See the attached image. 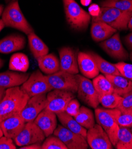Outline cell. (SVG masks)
Instances as JSON below:
<instances>
[{
	"label": "cell",
	"mask_w": 132,
	"mask_h": 149,
	"mask_svg": "<svg viewBox=\"0 0 132 149\" xmlns=\"http://www.w3.org/2000/svg\"><path fill=\"white\" fill-rule=\"evenodd\" d=\"M57 116L63 127L73 132L78 134L86 138L87 130L79 124L74 117L68 114L65 111L57 113Z\"/></svg>",
	"instance_id": "cb8c5ba5"
},
{
	"label": "cell",
	"mask_w": 132,
	"mask_h": 149,
	"mask_svg": "<svg viewBox=\"0 0 132 149\" xmlns=\"http://www.w3.org/2000/svg\"><path fill=\"white\" fill-rule=\"evenodd\" d=\"M117 29L102 22H92L91 29L93 40L98 42L108 39L117 33Z\"/></svg>",
	"instance_id": "44dd1931"
},
{
	"label": "cell",
	"mask_w": 132,
	"mask_h": 149,
	"mask_svg": "<svg viewBox=\"0 0 132 149\" xmlns=\"http://www.w3.org/2000/svg\"><path fill=\"white\" fill-rule=\"evenodd\" d=\"M128 29L130 30V31H132V14L130 18V20L129 21L128 23Z\"/></svg>",
	"instance_id": "ee69618b"
},
{
	"label": "cell",
	"mask_w": 132,
	"mask_h": 149,
	"mask_svg": "<svg viewBox=\"0 0 132 149\" xmlns=\"http://www.w3.org/2000/svg\"><path fill=\"white\" fill-rule=\"evenodd\" d=\"M78 63L79 71L85 77L94 79L99 75V70L96 63L89 52H79Z\"/></svg>",
	"instance_id": "2e32d148"
},
{
	"label": "cell",
	"mask_w": 132,
	"mask_h": 149,
	"mask_svg": "<svg viewBox=\"0 0 132 149\" xmlns=\"http://www.w3.org/2000/svg\"><path fill=\"white\" fill-rule=\"evenodd\" d=\"M26 122L20 115H15L6 119L0 123V128H1L4 136L14 139L23 129Z\"/></svg>",
	"instance_id": "ac0fdd59"
},
{
	"label": "cell",
	"mask_w": 132,
	"mask_h": 149,
	"mask_svg": "<svg viewBox=\"0 0 132 149\" xmlns=\"http://www.w3.org/2000/svg\"><path fill=\"white\" fill-rule=\"evenodd\" d=\"M20 149H42V144L34 143L30 145H27L20 147Z\"/></svg>",
	"instance_id": "60d3db41"
},
{
	"label": "cell",
	"mask_w": 132,
	"mask_h": 149,
	"mask_svg": "<svg viewBox=\"0 0 132 149\" xmlns=\"http://www.w3.org/2000/svg\"><path fill=\"white\" fill-rule=\"evenodd\" d=\"M86 140L92 149H112L113 145L105 130L98 124H95L87 131Z\"/></svg>",
	"instance_id": "4fadbf2b"
},
{
	"label": "cell",
	"mask_w": 132,
	"mask_h": 149,
	"mask_svg": "<svg viewBox=\"0 0 132 149\" xmlns=\"http://www.w3.org/2000/svg\"><path fill=\"white\" fill-rule=\"evenodd\" d=\"M16 146L13 139L4 136L0 138V149H16Z\"/></svg>",
	"instance_id": "74e56055"
},
{
	"label": "cell",
	"mask_w": 132,
	"mask_h": 149,
	"mask_svg": "<svg viewBox=\"0 0 132 149\" xmlns=\"http://www.w3.org/2000/svg\"><path fill=\"white\" fill-rule=\"evenodd\" d=\"M59 55L60 70L72 74H78L79 70L75 51L70 47H63L59 50Z\"/></svg>",
	"instance_id": "9a60e30c"
},
{
	"label": "cell",
	"mask_w": 132,
	"mask_h": 149,
	"mask_svg": "<svg viewBox=\"0 0 132 149\" xmlns=\"http://www.w3.org/2000/svg\"><path fill=\"white\" fill-rule=\"evenodd\" d=\"M4 136V134H3V131H2V130H1V128H0V138H1V137H3Z\"/></svg>",
	"instance_id": "c3c4849f"
},
{
	"label": "cell",
	"mask_w": 132,
	"mask_h": 149,
	"mask_svg": "<svg viewBox=\"0 0 132 149\" xmlns=\"http://www.w3.org/2000/svg\"><path fill=\"white\" fill-rule=\"evenodd\" d=\"M78 81V95L79 98L87 105L96 108L99 105V96L92 81L85 76L76 74Z\"/></svg>",
	"instance_id": "9c48e42d"
},
{
	"label": "cell",
	"mask_w": 132,
	"mask_h": 149,
	"mask_svg": "<svg viewBox=\"0 0 132 149\" xmlns=\"http://www.w3.org/2000/svg\"><path fill=\"white\" fill-rule=\"evenodd\" d=\"M116 120L119 127H132V111L128 112H121L119 109L115 108Z\"/></svg>",
	"instance_id": "836d02e7"
},
{
	"label": "cell",
	"mask_w": 132,
	"mask_h": 149,
	"mask_svg": "<svg viewBox=\"0 0 132 149\" xmlns=\"http://www.w3.org/2000/svg\"><path fill=\"white\" fill-rule=\"evenodd\" d=\"M3 11H4V7H3V5L0 4V17L2 16V14L3 13Z\"/></svg>",
	"instance_id": "bcb514c9"
},
{
	"label": "cell",
	"mask_w": 132,
	"mask_h": 149,
	"mask_svg": "<svg viewBox=\"0 0 132 149\" xmlns=\"http://www.w3.org/2000/svg\"><path fill=\"white\" fill-rule=\"evenodd\" d=\"M2 20L6 27L17 29L27 35L34 32V29L22 12L17 1L10 2L5 8Z\"/></svg>",
	"instance_id": "7a4b0ae2"
},
{
	"label": "cell",
	"mask_w": 132,
	"mask_h": 149,
	"mask_svg": "<svg viewBox=\"0 0 132 149\" xmlns=\"http://www.w3.org/2000/svg\"><path fill=\"white\" fill-rule=\"evenodd\" d=\"M27 38L30 50L36 59L48 54L49 49L48 47L35 32L28 35Z\"/></svg>",
	"instance_id": "d4e9b609"
},
{
	"label": "cell",
	"mask_w": 132,
	"mask_h": 149,
	"mask_svg": "<svg viewBox=\"0 0 132 149\" xmlns=\"http://www.w3.org/2000/svg\"><path fill=\"white\" fill-rule=\"evenodd\" d=\"M105 76L111 82L114 93L123 97L132 91V80H129L122 76Z\"/></svg>",
	"instance_id": "7402d4cb"
},
{
	"label": "cell",
	"mask_w": 132,
	"mask_h": 149,
	"mask_svg": "<svg viewBox=\"0 0 132 149\" xmlns=\"http://www.w3.org/2000/svg\"><path fill=\"white\" fill-rule=\"evenodd\" d=\"M67 21L76 30L86 29L91 20V15L85 11L75 0H63Z\"/></svg>",
	"instance_id": "277c9868"
},
{
	"label": "cell",
	"mask_w": 132,
	"mask_h": 149,
	"mask_svg": "<svg viewBox=\"0 0 132 149\" xmlns=\"http://www.w3.org/2000/svg\"><path fill=\"white\" fill-rule=\"evenodd\" d=\"M6 2L7 3H10V2H12V1H17V0H5Z\"/></svg>",
	"instance_id": "681fc988"
},
{
	"label": "cell",
	"mask_w": 132,
	"mask_h": 149,
	"mask_svg": "<svg viewBox=\"0 0 132 149\" xmlns=\"http://www.w3.org/2000/svg\"><path fill=\"white\" fill-rule=\"evenodd\" d=\"M80 103L77 99H73L71 100L66 108L65 112L72 116L77 114L80 109Z\"/></svg>",
	"instance_id": "8d00e7d4"
},
{
	"label": "cell",
	"mask_w": 132,
	"mask_h": 149,
	"mask_svg": "<svg viewBox=\"0 0 132 149\" xmlns=\"http://www.w3.org/2000/svg\"><path fill=\"white\" fill-rule=\"evenodd\" d=\"M4 61L3 60V59H0V69H1L3 67V66L4 65Z\"/></svg>",
	"instance_id": "7dc6e473"
},
{
	"label": "cell",
	"mask_w": 132,
	"mask_h": 149,
	"mask_svg": "<svg viewBox=\"0 0 132 149\" xmlns=\"http://www.w3.org/2000/svg\"><path fill=\"white\" fill-rule=\"evenodd\" d=\"M38 66L47 75L54 74L60 70V64L57 57L53 54H47L37 59Z\"/></svg>",
	"instance_id": "603a6c76"
},
{
	"label": "cell",
	"mask_w": 132,
	"mask_h": 149,
	"mask_svg": "<svg viewBox=\"0 0 132 149\" xmlns=\"http://www.w3.org/2000/svg\"><path fill=\"white\" fill-rule=\"evenodd\" d=\"M131 1H132V0H131Z\"/></svg>",
	"instance_id": "816d5d0a"
},
{
	"label": "cell",
	"mask_w": 132,
	"mask_h": 149,
	"mask_svg": "<svg viewBox=\"0 0 132 149\" xmlns=\"http://www.w3.org/2000/svg\"><path fill=\"white\" fill-rule=\"evenodd\" d=\"M73 117L79 124L86 129L89 130L95 124L92 111L85 107H80L77 114Z\"/></svg>",
	"instance_id": "4316f807"
},
{
	"label": "cell",
	"mask_w": 132,
	"mask_h": 149,
	"mask_svg": "<svg viewBox=\"0 0 132 149\" xmlns=\"http://www.w3.org/2000/svg\"><path fill=\"white\" fill-rule=\"evenodd\" d=\"M119 70L121 76L132 80V64L120 62L114 64Z\"/></svg>",
	"instance_id": "e575fe53"
},
{
	"label": "cell",
	"mask_w": 132,
	"mask_h": 149,
	"mask_svg": "<svg viewBox=\"0 0 132 149\" xmlns=\"http://www.w3.org/2000/svg\"><path fill=\"white\" fill-rule=\"evenodd\" d=\"M132 12L112 7H101L99 16L92 17V22H102L119 31H126Z\"/></svg>",
	"instance_id": "3957f363"
},
{
	"label": "cell",
	"mask_w": 132,
	"mask_h": 149,
	"mask_svg": "<svg viewBox=\"0 0 132 149\" xmlns=\"http://www.w3.org/2000/svg\"><path fill=\"white\" fill-rule=\"evenodd\" d=\"M92 83L99 97L113 93L112 84L105 76L99 74L94 79Z\"/></svg>",
	"instance_id": "f1b7e54d"
},
{
	"label": "cell",
	"mask_w": 132,
	"mask_h": 149,
	"mask_svg": "<svg viewBox=\"0 0 132 149\" xmlns=\"http://www.w3.org/2000/svg\"><path fill=\"white\" fill-rule=\"evenodd\" d=\"M29 99V96L19 86L7 88L0 102V123L13 116L20 115Z\"/></svg>",
	"instance_id": "6da1fadb"
},
{
	"label": "cell",
	"mask_w": 132,
	"mask_h": 149,
	"mask_svg": "<svg viewBox=\"0 0 132 149\" xmlns=\"http://www.w3.org/2000/svg\"><path fill=\"white\" fill-rule=\"evenodd\" d=\"M124 40L128 49L132 51V32L125 36Z\"/></svg>",
	"instance_id": "ab89813d"
},
{
	"label": "cell",
	"mask_w": 132,
	"mask_h": 149,
	"mask_svg": "<svg viewBox=\"0 0 132 149\" xmlns=\"http://www.w3.org/2000/svg\"><path fill=\"white\" fill-rule=\"evenodd\" d=\"M6 88L0 87V102H1V101L4 97L6 95Z\"/></svg>",
	"instance_id": "b9f144b4"
},
{
	"label": "cell",
	"mask_w": 132,
	"mask_h": 149,
	"mask_svg": "<svg viewBox=\"0 0 132 149\" xmlns=\"http://www.w3.org/2000/svg\"><path fill=\"white\" fill-rule=\"evenodd\" d=\"M29 67L28 57L23 53L13 54L10 59L9 69L22 72H26Z\"/></svg>",
	"instance_id": "484cf974"
},
{
	"label": "cell",
	"mask_w": 132,
	"mask_h": 149,
	"mask_svg": "<svg viewBox=\"0 0 132 149\" xmlns=\"http://www.w3.org/2000/svg\"><path fill=\"white\" fill-rule=\"evenodd\" d=\"M42 149H68L61 140L54 135L50 136L42 143Z\"/></svg>",
	"instance_id": "d6a6232c"
},
{
	"label": "cell",
	"mask_w": 132,
	"mask_h": 149,
	"mask_svg": "<svg viewBox=\"0 0 132 149\" xmlns=\"http://www.w3.org/2000/svg\"><path fill=\"white\" fill-rule=\"evenodd\" d=\"M47 80L53 89L78 92V81L76 74H72L63 70L46 76Z\"/></svg>",
	"instance_id": "52a82bcc"
},
{
	"label": "cell",
	"mask_w": 132,
	"mask_h": 149,
	"mask_svg": "<svg viewBox=\"0 0 132 149\" xmlns=\"http://www.w3.org/2000/svg\"><path fill=\"white\" fill-rule=\"evenodd\" d=\"M47 95L42 94L29 97L20 115L26 123L34 121L37 116L47 107Z\"/></svg>",
	"instance_id": "7c38bea8"
},
{
	"label": "cell",
	"mask_w": 132,
	"mask_h": 149,
	"mask_svg": "<svg viewBox=\"0 0 132 149\" xmlns=\"http://www.w3.org/2000/svg\"><path fill=\"white\" fill-rule=\"evenodd\" d=\"M45 136L34 121L26 123L22 131L13 139L14 143L19 147L34 143L42 144Z\"/></svg>",
	"instance_id": "ba28073f"
},
{
	"label": "cell",
	"mask_w": 132,
	"mask_h": 149,
	"mask_svg": "<svg viewBox=\"0 0 132 149\" xmlns=\"http://www.w3.org/2000/svg\"><path fill=\"white\" fill-rule=\"evenodd\" d=\"M130 58L131 59V61H132V52H131L130 54Z\"/></svg>",
	"instance_id": "f907efd6"
},
{
	"label": "cell",
	"mask_w": 132,
	"mask_h": 149,
	"mask_svg": "<svg viewBox=\"0 0 132 149\" xmlns=\"http://www.w3.org/2000/svg\"><path fill=\"white\" fill-rule=\"evenodd\" d=\"M117 109H119L121 112L132 111V91L123 96L122 102Z\"/></svg>",
	"instance_id": "d590c367"
},
{
	"label": "cell",
	"mask_w": 132,
	"mask_h": 149,
	"mask_svg": "<svg viewBox=\"0 0 132 149\" xmlns=\"http://www.w3.org/2000/svg\"><path fill=\"white\" fill-rule=\"evenodd\" d=\"M88 10H89V14L91 15V16L95 17L99 16L101 12V7L96 4H92L90 5Z\"/></svg>",
	"instance_id": "f35d334b"
},
{
	"label": "cell",
	"mask_w": 132,
	"mask_h": 149,
	"mask_svg": "<svg viewBox=\"0 0 132 149\" xmlns=\"http://www.w3.org/2000/svg\"><path fill=\"white\" fill-rule=\"evenodd\" d=\"M20 88L29 97L47 94L53 90L46 76H44L39 70H36L31 74L28 79L22 84Z\"/></svg>",
	"instance_id": "8992f818"
},
{
	"label": "cell",
	"mask_w": 132,
	"mask_h": 149,
	"mask_svg": "<svg viewBox=\"0 0 132 149\" xmlns=\"http://www.w3.org/2000/svg\"><path fill=\"white\" fill-rule=\"evenodd\" d=\"M30 73L7 71L0 73V87L9 88L23 84L30 76Z\"/></svg>",
	"instance_id": "ffe728a7"
},
{
	"label": "cell",
	"mask_w": 132,
	"mask_h": 149,
	"mask_svg": "<svg viewBox=\"0 0 132 149\" xmlns=\"http://www.w3.org/2000/svg\"><path fill=\"white\" fill-rule=\"evenodd\" d=\"M95 113L96 122L107 132L111 143L114 147L120 128L116 120L115 108L104 109L96 108H95Z\"/></svg>",
	"instance_id": "5b68a950"
},
{
	"label": "cell",
	"mask_w": 132,
	"mask_h": 149,
	"mask_svg": "<svg viewBox=\"0 0 132 149\" xmlns=\"http://www.w3.org/2000/svg\"><path fill=\"white\" fill-rule=\"evenodd\" d=\"M53 134L59 138L68 149H87L86 138L68 130L63 125H58Z\"/></svg>",
	"instance_id": "8fae6325"
},
{
	"label": "cell",
	"mask_w": 132,
	"mask_h": 149,
	"mask_svg": "<svg viewBox=\"0 0 132 149\" xmlns=\"http://www.w3.org/2000/svg\"><path fill=\"white\" fill-rule=\"evenodd\" d=\"M123 97L115 93L104 95L99 97V103L104 108L108 109L117 108L122 102Z\"/></svg>",
	"instance_id": "4dcf8cb0"
},
{
	"label": "cell",
	"mask_w": 132,
	"mask_h": 149,
	"mask_svg": "<svg viewBox=\"0 0 132 149\" xmlns=\"http://www.w3.org/2000/svg\"><path fill=\"white\" fill-rule=\"evenodd\" d=\"M102 7H112L124 11L132 12L131 0H104L101 3Z\"/></svg>",
	"instance_id": "1f68e13d"
},
{
	"label": "cell",
	"mask_w": 132,
	"mask_h": 149,
	"mask_svg": "<svg viewBox=\"0 0 132 149\" xmlns=\"http://www.w3.org/2000/svg\"><path fill=\"white\" fill-rule=\"evenodd\" d=\"M114 147L117 149H132V133L127 127H120Z\"/></svg>",
	"instance_id": "f546056e"
},
{
	"label": "cell",
	"mask_w": 132,
	"mask_h": 149,
	"mask_svg": "<svg viewBox=\"0 0 132 149\" xmlns=\"http://www.w3.org/2000/svg\"><path fill=\"white\" fill-rule=\"evenodd\" d=\"M80 3L82 5L87 7L88 6H90L92 3V0H80Z\"/></svg>",
	"instance_id": "7bdbcfd3"
},
{
	"label": "cell",
	"mask_w": 132,
	"mask_h": 149,
	"mask_svg": "<svg viewBox=\"0 0 132 149\" xmlns=\"http://www.w3.org/2000/svg\"><path fill=\"white\" fill-rule=\"evenodd\" d=\"M34 123L47 137L52 134L57 128V114L45 109L37 116Z\"/></svg>",
	"instance_id": "e0dca14e"
},
{
	"label": "cell",
	"mask_w": 132,
	"mask_h": 149,
	"mask_svg": "<svg viewBox=\"0 0 132 149\" xmlns=\"http://www.w3.org/2000/svg\"><path fill=\"white\" fill-rule=\"evenodd\" d=\"M26 45L24 36L17 33L10 35L0 40V53L10 54L22 50Z\"/></svg>",
	"instance_id": "d6986e66"
},
{
	"label": "cell",
	"mask_w": 132,
	"mask_h": 149,
	"mask_svg": "<svg viewBox=\"0 0 132 149\" xmlns=\"http://www.w3.org/2000/svg\"><path fill=\"white\" fill-rule=\"evenodd\" d=\"M6 27L2 19H0V32H1L2 30L4 29V27Z\"/></svg>",
	"instance_id": "f6af8a7d"
},
{
	"label": "cell",
	"mask_w": 132,
	"mask_h": 149,
	"mask_svg": "<svg viewBox=\"0 0 132 149\" xmlns=\"http://www.w3.org/2000/svg\"><path fill=\"white\" fill-rule=\"evenodd\" d=\"M75 97V93L71 92L53 89L47 95L48 103L45 109L56 114L64 112L69 102Z\"/></svg>",
	"instance_id": "30bf717a"
},
{
	"label": "cell",
	"mask_w": 132,
	"mask_h": 149,
	"mask_svg": "<svg viewBox=\"0 0 132 149\" xmlns=\"http://www.w3.org/2000/svg\"><path fill=\"white\" fill-rule=\"evenodd\" d=\"M95 61L98 68L104 75L121 76V74L114 64H112L93 52H89Z\"/></svg>",
	"instance_id": "83f0119b"
},
{
	"label": "cell",
	"mask_w": 132,
	"mask_h": 149,
	"mask_svg": "<svg viewBox=\"0 0 132 149\" xmlns=\"http://www.w3.org/2000/svg\"><path fill=\"white\" fill-rule=\"evenodd\" d=\"M99 45L110 56L115 59L124 61L129 58V54L124 48L118 33L102 41Z\"/></svg>",
	"instance_id": "5bb4252c"
}]
</instances>
